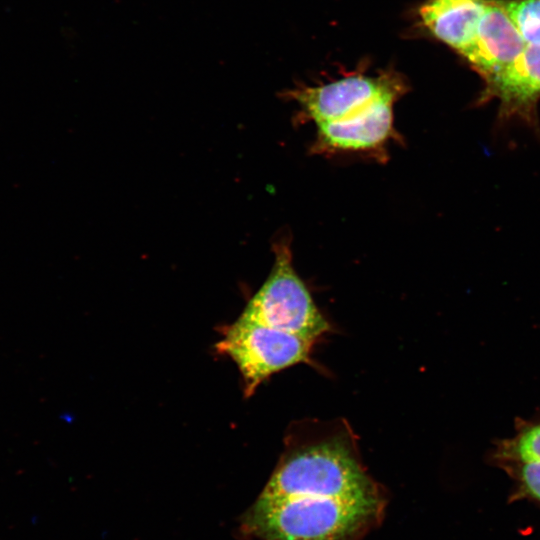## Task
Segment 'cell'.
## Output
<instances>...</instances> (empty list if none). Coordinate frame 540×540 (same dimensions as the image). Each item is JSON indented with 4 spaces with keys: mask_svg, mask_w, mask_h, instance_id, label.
Returning <instances> with one entry per match:
<instances>
[{
    "mask_svg": "<svg viewBox=\"0 0 540 540\" xmlns=\"http://www.w3.org/2000/svg\"><path fill=\"white\" fill-rule=\"evenodd\" d=\"M284 452L259 498L383 500L361 463L357 442L346 423L293 426Z\"/></svg>",
    "mask_w": 540,
    "mask_h": 540,
    "instance_id": "6da1fadb",
    "label": "cell"
},
{
    "mask_svg": "<svg viewBox=\"0 0 540 540\" xmlns=\"http://www.w3.org/2000/svg\"><path fill=\"white\" fill-rule=\"evenodd\" d=\"M394 104H381L353 120L317 125L311 151L322 155L367 154L382 160L387 145L397 138Z\"/></svg>",
    "mask_w": 540,
    "mask_h": 540,
    "instance_id": "8992f818",
    "label": "cell"
},
{
    "mask_svg": "<svg viewBox=\"0 0 540 540\" xmlns=\"http://www.w3.org/2000/svg\"><path fill=\"white\" fill-rule=\"evenodd\" d=\"M273 250L270 274L240 316L315 343L330 331V324L294 268L290 238L277 240Z\"/></svg>",
    "mask_w": 540,
    "mask_h": 540,
    "instance_id": "3957f363",
    "label": "cell"
},
{
    "mask_svg": "<svg viewBox=\"0 0 540 540\" xmlns=\"http://www.w3.org/2000/svg\"><path fill=\"white\" fill-rule=\"evenodd\" d=\"M314 344L297 334L240 316L225 328L216 346L236 363L244 380V392L249 396L272 374L308 363Z\"/></svg>",
    "mask_w": 540,
    "mask_h": 540,
    "instance_id": "277c9868",
    "label": "cell"
},
{
    "mask_svg": "<svg viewBox=\"0 0 540 540\" xmlns=\"http://www.w3.org/2000/svg\"><path fill=\"white\" fill-rule=\"evenodd\" d=\"M488 459L540 460V408L529 417H516L512 435L493 441Z\"/></svg>",
    "mask_w": 540,
    "mask_h": 540,
    "instance_id": "30bf717a",
    "label": "cell"
},
{
    "mask_svg": "<svg viewBox=\"0 0 540 540\" xmlns=\"http://www.w3.org/2000/svg\"><path fill=\"white\" fill-rule=\"evenodd\" d=\"M527 43L495 0H487L472 48L465 57L484 80L511 64Z\"/></svg>",
    "mask_w": 540,
    "mask_h": 540,
    "instance_id": "ba28073f",
    "label": "cell"
},
{
    "mask_svg": "<svg viewBox=\"0 0 540 540\" xmlns=\"http://www.w3.org/2000/svg\"><path fill=\"white\" fill-rule=\"evenodd\" d=\"M481 101L496 98L500 117H517L537 124L536 105L540 99V42L527 43L521 54L506 68L484 80Z\"/></svg>",
    "mask_w": 540,
    "mask_h": 540,
    "instance_id": "52a82bcc",
    "label": "cell"
},
{
    "mask_svg": "<svg viewBox=\"0 0 540 540\" xmlns=\"http://www.w3.org/2000/svg\"><path fill=\"white\" fill-rule=\"evenodd\" d=\"M526 43L540 42V0H495Z\"/></svg>",
    "mask_w": 540,
    "mask_h": 540,
    "instance_id": "7c38bea8",
    "label": "cell"
},
{
    "mask_svg": "<svg viewBox=\"0 0 540 540\" xmlns=\"http://www.w3.org/2000/svg\"><path fill=\"white\" fill-rule=\"evenodd\" d=\"M490 463L514 481V498H529L540 503V460L497 459Z\"/></svg>",
    "mask_w": 540,
    "mask_h": 540,
    "instance_id": "8fae6325",
    "label": "cell"
},
{
    "mask_svg": "<svg viewBox=\"0 0 540 540\" xmlns=\"http://www.w3.org/2000/svg\"><path fill=\"white\" fill-rule=\"evenodd\" d=\"M383 506L384 500L258 497L242 527L262 540H356L379 520Z\"/></svg>",
    "mask_w": 540,
    "mask_h": 540,
    "instance_id": "7a4b0ae2",
    "label": "cell"
},
{
    "mask_svg": "<svg viewBox=\"0 0 540 540\" xmlns=\"http://www.w3.org/2000/svg\"><path fill=\"white\" fill-rule=\"evenodd\" d=\"M486 5L487 0H425L419 17L430 34L466 57Z\"/></svg>",
    "mask_w": 540,
    "mask_h": 540,
    "instance_id": "9c48e42d",
    "label": "cell"
},
{
    "mask_svg": "<svg viewBox=\"0 0 540 540\" xmlns=\"http://www.w3.org/2000/svg\"><path fill=\"white\" fill-rule=\"evenodd\" d=\"M407 86L396 72L375 76L353 74L314 87L292 90L289 97L304 117L321 125L357 118L381 103L394 102L404 95Z\"/></svg>",
    "mask_w": 540,
    "mask_h": 540,
    "instance_id": "5b68a950",
    "label": "cell"
}]
</instances>
